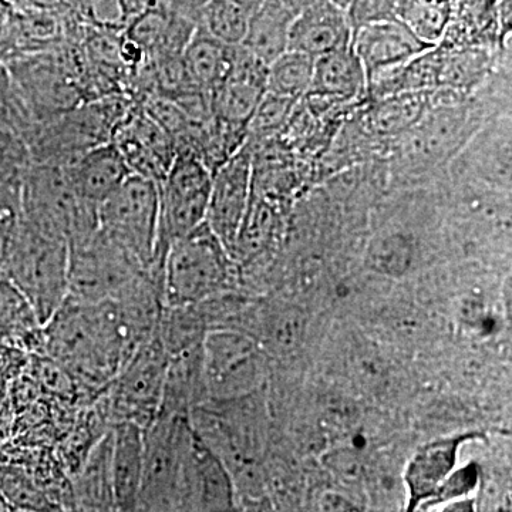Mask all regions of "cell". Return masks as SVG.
<instances>
[{
    "instance_id": "cell-8",
    "label": "cell",
    "mask_w": 512,
    "mask_h": 512,
    "mask_svg": "<svg viewBox=\"0 0 512 512\" xmlns=\"http://www.w3.org/2000/svg\"><path fill=\"white\" fill-rule=\"evenodd\" d=\"M190 417L157 414L144 427L143 477L137 511H178Z\"/></svg>"
},
{
    "instance_id": "cell-39",
    "label": "cell",
    "mask_w": 512,
    "mask_h": 512,
    "mask_svg": "<svg viewBox=\"0 0 512 512\" xmlns=\"http://www.w3.org/2000/svg\"><path fill=\"white\" fill-rule=\"evenodd\" d=\"M211 0H148V3L164 6V8L174 10L185 18L194 20L197 23L201 10Z\"/></svg>"
},
{
    "instance_id": "cell-34",
    "label": "cell",
    "mask_w": 512,
    "mask_h": 512,
    "mask_svg": "<svg viewBox=\"0 0 512 512\" xmlns=\"http://www.w3.org/2000/svg\"><path fill=\"white\" fill-rule=\"evenodd\" d=\"M295 103L296 100L266 92L249 123L247 141L259 140L278 130L291 114Z\"/></svg>"
},
{
    "instance_id": "cell-29",
    "label": "cell",
    "mask_w": 512,
    "mask_h": 512,
    "mask_svg": "<svg viewBox=\"0 0 512 512\" xmlns=\"http://www.w3.org/2000/svg\"><path fill=\"white\" fill-rule=\"evenodd\" d=\"M315 59L296 50H286L284 55L268 64L266 92L298 101L308 96Z\"/></svg>"
},
{
    "instance_id": "cell-44",
    "label": "cell",
    "mask_w": 512,
    "mask_h": 512,
    "mask_svg": "<svg viewBox=\"0 0 512 512\" xmlns=\"http://www.w3.org/2000/svg\"><path fill=\"white\" fill-rule=\"evenodd\" d=\"M15 508L12 507V504L9 503L8 498L5 497V494L0 490V511H13Z\"/></svg>"
},
{
    "instance_id": "cell-21",
    "label": "cell",
    "mask_w": 512,
    "mask_h": 512,
    "mask_svg": "<svg viewBox=\"0 0 512 512\" xmlns=\"http://www.w3.org/2000/svg\"><path fill=\"white\" fill-rule=\"evenodd\" d=\"M63 168L77 197L94 207H99L131 174L119 148L111 141L86 151Z\"/></svg>"
},
{
    "instance_id": "cell-41",
    "label": "cell",
    "mask_w": 512,
    "mask_h": 512,
    "mask_svg": "<svg viewBox=\"0 0 512 512\" xmlns=\"http://www.w3.org/2000/svg\"><path fill=\"white\" fill-rule=\"evenodd\" d=\"M279 2L291 10L293 15H298V13L302 12V10L312 8V6L325 2V0H279Z\"/></svg>"
},
{
    "instance_id": "cell-28",
    "label": "cell",
    "mask_w": 512,
    "mask_h": 512,
    "mask_svg": "<svg viewBox=\"0 0 512 512\" xmlns=\"http://www.w3.org/2000/svg\"><path fill=\"white\" fill-rule=\"evenodd\" d=\"M0 336L25 348H43V325L28 299L9 279L0 275Z\"/></svg>"
},
{
    "instance_id": "cell-10",
    "label": "cell",
    "mask_w": 512,
    "mask_h": 512,
    "mask_svg": "<svg viewBox=\"0 0 512 512\" xmlns=\"http://www.w3.org/2000/svg\"><path fill=\"white\" fill-rule=\"evenodd\" d=\"M140 265L97 231L92 238L69 247V295L84 303L113 301L141 275Z\"/></svg>"
},
{
    "instance_id": "cell-13",
    "label": "cell",
    "mask_w": 512,
    "mask_h": 512,
    "mask_svg": "<svg viewBox=\"0 0 512 512\" xmlns=\"http://www.w3.org/2000/svg\"><path fill=\"white\" fill-rule=\"evenodd\" d=\"M254 194V150L248 143L212 173L207 222L229 254L235 244ZM234 258V256H232Z\"/></svg>"
},
{
    "instance_id": "cell-27",
    "label": "cell",
    "mask_w": 512,
    "mask_h": 512,
    "mask_svg": "<svg viewBox=\"0 0 512 512\" xmlns=\"http://www.w3.org/2000/svg\"><path fill=\"white\" fill-rule=\"evenodd\" d=\"M234 47L225 45L197 26L181 55L192 86L210 94L227 76Z\"/></svg>"
},
{
    "instance_id": "cell-40",
    "label": "cell",
    "mask_w": 512,
    "mask_h": 512,
    "mask_svg": "<svg viewBox=\"0 0 512 512\" xmlns=\"http://www.w3.org/2000/svg\"><path fill=\"white\" fill-rule=\"evenodd\" d=\"M19 9L47 10V12H69L70 0H10Z\"/></svg>"
},
{
    "instance_id": "cell-16",
    "label": "cell",
    "mask_w": 512,
    "mask_h": 512,
    "mask_svg": "<svg viewBox=\"0 0 512 512\" xmlns=\"http://www.w3.org/2000/svg\"><path fill=\"white\" fill-rule=\"evenodd\" d=\"M234 505L231 474L192 429L185 447L178 511H225Z\"/></svg>"
},
{
    "instance_id": "cell-23",
    "label": "cell",
    "mask_w": 512,
    "mask_h": 512,
    "mask_svg": "<svg viewBox=\"0 0 512 512\" xmlns=\"http://www.w3.org/2000/svg\"><path fill=\"white\" fill-rule=\"evenodd\" d=\"M365 93L366 72L352 43L316 57L308 96L323 101H352Z\"/></svg>"
},
{
    "instance_id": "cell-42",
    "label": "cell",
    "mask_w": 512,
    "mask_h": 512,
    "mask_svg": "<svg viewBox=\"0 0 512 512\" xmlns=\"http://www.w3.org/2000/svg\"><path fill=\"white\" fill-rule=\"evenodd\" d=\"M231 2L237 3L238 6H241L242 9L247 10L249 15H251L254 10L258 9L265 0H231Z\"/></svg>"
},
{
    "instance_id": "cell-3",
    "label": "cell",
    "mask_w": 512,
    "mask_h": 512,
    "mask_svg": "<svg viewBox=\"0 0 512 512\" xmlns=\"http://www.w3.org/2000/svg\"><path fill=\"white\" fill-rule=\"evenodd\" d=\"M45 326L69 295V245L23 220L0 266Z\"/></svg>"
},
{
    "instance_id": "cell-20",
    "label": "cell",
    "mask_w": 512,
    "mask_h": 512,
    "mask_svg": "<svg viewBox=\"0 0 512 512\" xmlns=\"http://www.w3.org/2000/svg\"><path fill=\"white\" fill-rule=\"evenodd\" d=\"M352 37L353 26L348 12L332 0H325L295 15L289 32V50L316 59L349 46Z\"/></svg>"
},
{
    "instance_id": "cell-2",
    "label": "cell",
    "mask_w": 512,
    "mask_h": 512,
    "mask_svg": "<svg viewBox=\"0 0 512 512\" xmlns=\"http://www.w3.org/2000/svg\"><path fill=\"white\" fill-rule=\"evenodd\" d=\"M238 268L207 222L174 239L163 261L164 306H190L234 291Z\"/></svg>"
},
{
    "instance_id": "cell-5",
    "label": "cell",
    "mask_w": 512,
    "mask_h": 512,
    "mask_svg": "<svg viewBox=\"0 0 512 512\" xmlns=\"http://www.w3.org/2000/svg\"><path fill=\"white\" fill-rule=\"evenodd\" d=\"M133 103L127 94H113L37 121L25 137L32 163L66 165L86 151L109 143L114 128Z\"/></svg>"
},
{
    "instance_id": "cell-24",
    "label": "cell",
    "mask_w": 512,
    "mask_h": 512,
    "mask_svg": "<svg viewBox=\"0 0 512 512\" xmlns=\"http://www.w3.org/2000/svg\"><path fill=\"white\" fill-rule=\"evenodd\" d=\"M202 343L184 352L168 357L167 370L158 414L190 416L191 410L205 402Z\"/></svg>"
},
{
    "instance_id": "cell-35",
    "label": "cell",
    "mask_w": 512,
    "mask_h": 512,
    "mask_svg": "<svg viewBox=\"0 0 512 512\" xmlns=\"http://www.w3.org/2000/svg\"><path fill=\"white\" fill-rule=\"evenodd\" d=\"M370 268L383 275H402L409 269L412 254L410 247L403 238L390 237L380 239L372 248L369 255Z\"/></svg>"
},
{
    "instance_id": "cell-11",
    "label": "cell",
    "mask_w": 512,
    "mask_h": 512,
    "mask_svg": "<svg viewBox=\"0 0 512 512\" xmlns=\"http://www.w3.org/2000/svg\"><path fill=\"white\" fill-rule=\"evenodd\" d=\"M212 171L197 154L178 151L163 180L160 192V242H170L200 227L207 218Z\"/></svg>"
},
{
    "instance_id": "cell-18",
    "label": "cell",
    "mask_w": 512,
    "mask_h": 512,
    "mask_svg": "<svg viewBox=\"0 0 512 512\" xmlns=\"http://www.w3.org/2000/svg\"><path fill=\"white\" fill-rule=\"evenodd\" d=\"M195 29L194 20L156 3H148L121 35L140 47L146 63H151L181 57Z\"/></svg>"
},
{
    "instance_id": "cell-31",
    "label": "cell",
    "mask_w": 512,
    "mask_h": 512,
    "mask_svg": "<svg viewBox=\"0 0 512 512\" xmlns=\"http://www.w3.org/2000/svg\"><path fill=\"white\" fill-rule=\"evenodd\" d=\"M148 0H70V9L84 25L121 35Z\"/></svg>"
},
{
    "instance_id": "cell-32",
    "label": "cell",
    "mask_w": 512,
    "mask_h": 512,
    "mask_svg": "<svg viewBox=\"0 0 512 512\" xmlns=\"http://www.w3.org/2000/svg\"><path fill=\"white\" fill-rule=\"evenodd\" d=\"M249 13L231 0H211L198 16L197 26L228 46H239L247 32Z\"/></svg>"
},
{
    "instance_id": "cell-25",
    "label": "cell",
    "mask_w": 512,
    "mask_h": 512,
    "mask_svg": "<svg viewBox=\"0 0 512 512\" xmlns=\"http://www.w3.org/2000/svg\"><path fill=\"white\" fill-rule=\"evenodd\" d=\"M72 498L74 510L116 511L111 477V427L76 471Z\"/></svg>"
},
{
    "instance_id": "cell-36",
    "label": "cell",
    "mask_w": 512,
    "mask_h": 512,
    "mask_svg": "<svg viewBox=\"0 0 512 512\" xmlns=\"http://www.w3.org/2000/svg\"><path fill=\"white\" fill-rule=\"evenodd\" d=\"M22 13L10 0H0V63L23 56Z\"/></svg>"
},
{
    "instance_id": "cell-45",
    "label": "cell",
    "mask_w": 512,
    "mask_h": 512,
    "mask_svg": "<svg viewBox=\"0 0 512 512\" xmlns=\"http://www.w3.org/2000/svg\"><path fill=\"white\" fill-rule=\"evenodd\" d=\"M332 2L335 3V5H338L339 8L346 10L349 8L350 2H352V0H332Z\"/></svg>"
},
{
    "instance_id": "cell-17",
    "label": "cell",
    "mask_w": 512,
    "mask_h": 512,
    "mask_svg": "<svg viewBox=\"0 0 512 512\" xmlns=\"http://www.w3.org/2000/svg\"><path fill=\"white\" fill-rule=\"evenodd\" d=\"M352 47L370 80L431 49L400 19L377 20L353 30Z\"/></svg>"
},
{
    "instance_id": "cell-1",
    "label": "cell",
    "mask_w": 512,
    "mask_h": 512,
    "mask_svg": "<svg viewBox=\"0 0 512 512\" xmlns=\"http://www.w3.org/2000/svg\"><path fill=\"white\" fill-rule=\"evenodd\" d=\"M43 336L50 359L94 392L106 389L131 356L111 301L66 298L43 326Z\"/></svg>"
},
{
    "instance_id": "cell-9",
    "label": "cell",
    "mask_w": 512,
    "mask_h": 512,
    "mask_svg": "<svg viewBox=\"0 0 512 512\" xmlns=\"http://www.w3.org/2000/svg\"><path fill=\"white\" fill-rule=\"evenodd\" d=\"M168 356L157 333L140 346L104 389L106 424L131 421L147 427L160 410Z\"/></svg>"
},
{
    "instance_id": "cell-33",
    "label": "cell",
    "mask_w": 512,
    "mask_h": 512,
    "mask_svg": "<svg viewBox=\"0 0 512 512\" xmlns=\"http://www.w3.org/2000/svg\"><path fill=\"white\" fill-rule=\"evenodd\" d=\"M30 164L32 157L25 138L0 128V185L22 180Z\"/></svg>"
},
{
    "instance_id": "cell-37",
    "label": "cell",
    "mask_w": 512,
    "mask_h": 512,
    "mask_svg": "<svg viewBox=\"0 0 512 512\" xmlns=\"http://www.w3.org/2000/svg\"><path fill=\"white\" fill-rule=\"evenodd\" d=\"M478 480H480V471H478L476 464L471 463L463 468H456L447 480L441 484L436 495L431 498L429 503L424 505V508L447 505L453 503V501L470 497L477 488Z\"/></svg>"
},
{
    "instance_id": "cell-7",
    "label": "cell",
    "mask_w": 512,
    "mask_h": 512,
    "mask_svg": "<svg viewBox=\"0 0 512 512\" xmlns=\"http://www.w3.org/2000/svg\"><path fill=\"white\" fill-rule=\"evenodd\" d=\"M6 67L35 123L52 119L87 101L80 76L79 53L73 42L16 57Z\"/></svg>"
},
{
    "instance_id": "cell-15",
    "label": "cell",
    "mask_w": 512,
    "mask_h": 512,
    "mask_svg": "<svg viewBox=\"0 0 512 512\" xmlns=\"http://www.w3.org/2000/svg\"><path fill=\"white\" fill-rule=\"evenodd\" d=\"M268 66L241 45L232 50L225 79L210 96L211 114L224 126L248 133L256 107L266 94Z\"/></svg>"
},
{
    "instance_id": "cell-38",
    "label": "cell",
    "mask_w": 512,
    "mask_h": 512,
    "mask_svg": "<svg viewBox=\"0 0 512 512\" xmlns=\"http://www.w3.org/2000/svg\"><path fill=\"white\" fill-rule=\"evenodd\" d=\"M403 0H352L346 9L353 30L377 20L397 19Z\"/></svg>"
},
{
    "instance_id": "cell-43",
    "label": "cell",
    "mask_w": 512,
    "mask_h": 512,
    "mask_svg": "<svg viewBox=\"0 0 512 512\" xmlns=\"http://www.w3.org/2000/svg\"><path fill=\"white\" fill-rule=\"evenodd\" d=\"M10 242H12V239L0 228V266H2L3 259H5L6 252H8Z\"/></svg>"
},
{
    "instance_id": "cell-4",
    "label": "cell",
    "mask_w": 512,
    "mask_h": 512,
    "mask_svg": "<svg viewBox=\"0 0 512 512\" xmlns=\"http://www.w3.org/2000/svg\"><path fill=\"white\" fill-rule=\"evenodd\" d=\"M99 231L148 274L163 276L158 183L130 174L99 205Z\"/></svg>"
},
{
    "instance_id": "cell-22",
    "label": "cell",
    "mask_w": 512,
    "mask_h": 512,
    "mask_svg": "<svg viewBox=\"0 0 512 512\" xmlns=\"http://www.w3.org/2000/svg\"><path fill=\"white\" fill-rule=\"evenodd\" d=\"M143 457V427L131 421L111 426V477L116 511H137Z\"/></svg>"
},
{
    "instance_id": "cell-19",
    "label": "cell",
    "mask_w": 512,
    "mask_h": 512,
    "mask_svg": "<svg viewBox=\"0 0 512 512\" xmlns=\"http://www.w3.org/2000/svg\"><path fill=\"white\" fill-rule=\"evenodd\" d=\"M483 434H458L436 439L421 446L410 458L404 471V483L409 490V508L419 510L436 495L441 484L457 468L460 448L468 441L481 439Z\"/></svg>"
},
{
    "instance_id": "cell-14",
    "label": "cell",
    "mask_w": 512,
    "mask_h": 512,
    "mask_svg": "<svg viewBox=\"0 0 512 512\" xmlns=\"http://www.w3.org/2000/svg\"><path fill=\"white\" fill-rule=\"evenodd\" d=\"M111 143L119 148L131 174L160 183L177 156L173 138L134 101L113 131Z\"/></svg>"
},
{
    "instance_id": "cell-30",
    "label": "cell",
    "mask_w": 512,
    "mask_h": 512,
    "mask_svg": "<svg viewBox=\"0 0 512 512\" xmlns=\"http://www.w3.org/2000/svg\"><path fill=\"white\" fill-rule=\"evenodd\" d=\"M453 18V0H403L397 19L431 46H439Z\"/></svg>"
},
{
    "instance_id": "cell-6",
    "label": "cell",
    "mask_w": 512,
    "mask_h": 512,
    "mask_svg": "<svg viewBox=\"0 0 512 512\" xmlns=\"http://www.w3.org/2000/svg\"><path fill=\"white\" fill-rule=\"evenodd\" d=\"M23 220L67 242L69 247L99 231V207L87 204L70 187L63 165L32 163L22 177Z\"/></svg>"
},
{
    "instance_id": "cell-26",
    "label": "cell",
    "mask_w": 512,
    "mask_h": 512,
    "mask_svg": "<svg viewBox=\"0 0 512 512\" xmlns=\"http://www.w3.org/2000/svg\"><path fill=\"white\" fill-rule=\"evenodd\" d=\"M295 15L279 0H265L249 15L241 46L266 66L289 50V32Z\"/></svg>"
},
{
    "instance_id": "cell-12",
    "label": "cell",
    "mask_w": 512,
    "mask_h": 512,
    "mask_svg": "<svg viewBox=\"0 0 512 512\" xmlns=\"http://www.w3.org/2000/svg\"><path fill=\"white\" fill-rule=\"evenodd\" d=\"M201 349L208 397L234 399L254 389L261 369L254 338L237 329H212L202 340Z\"/></svg>"
}]
</instances>
